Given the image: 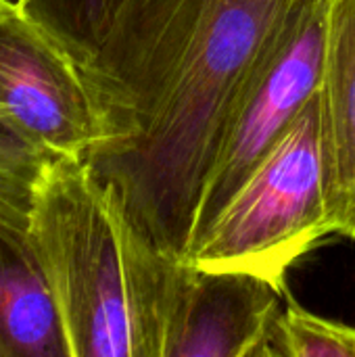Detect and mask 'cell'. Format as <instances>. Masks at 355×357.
<instances>
[{
  "label": "cell",
  "mask_w": 355,
  "mask_h": 357,
  "mask_svg": "<svg viewBox=\"0 0 355 357\" xmlns=\"http://www.w3.org/2000/svg\"><path fill=\"white\" fill-rule=\"evenodd\" d=\"M287 297L259 276L205 270L182 259L161 357H264Z\"/></svg>",
  "instance_id": "7"
},
{
  "label": "cell",
  "mask_w": 355,
  "mask_h": 357,
  "mask_svg": "<svg viewBox=\"0 0 355 357\" xmlns=\"http://www.w3.org/2000/svg\"><path fill=\"white\" fill-rule=\"evenodd\" d=\"M333 236L318 94L182 259L245 272L289 293V270Z\"/></svg>",
  "instance_id": "3"
},
{
  "label": "cell",
  "mask_w": 355,
  "mask_h": 357,
  "mask_svg": "<svg viewBox=\"0 0 355 357\" xmlns=\"http://www.w3.org/2000/svg\"><path fill=\"white\" fill-rule=\"evenodd\" d=\"M213 4L216 0H117L105 42L82 71L107 130L100 144L146 128Z\"/></svg>",
  "instance_id": "5"
},
{
  "label": "cell",
  "mask_w": 355,
  "mask_h": 357,
  "mask_svg": "<svg viewBox=\"0 0 355 357\" xmlns=\"http://www.w3.org/2000/svg\"><path fill=\"white\" fill-rule=\"evenodd\" d=\"M17 10V2L15 0H0V21L6 19L8 15H13Z\"/></svg>",
  "instance_id": "13"
},
{
  "label": "cell",
  "mask_w": 355,
  "mask_h": 357,
  "mask_svg": "<svg viewBox=\"0 0 355 357\" xmlns=\"http://www.w3.org/2000/svg\"><path fill=\"white\" fill-rule=\"evenodd\" d=\"M0 119L48 159L86 157L107 138L77 63L19 8L0 21Z\"/></svg>",
  "instance_id": "6"
},
{
  "label": "cell",
  "mask_w": 355,
  "mask_h": 357,
  "mask_svg": "<svg viewBox=\"0 0 355 357\" xmlns=\"http://www.w3.org/2000/svg\"><path fill=\"white\" fill-rule=\"evenodd\" d=\"M0 339L10 357H67L59 316L29 257L0 245Z\"/></svg>",
  "instance_id": "9"
},
{
  "label": "cell",
  "mask_w": 355,
  "mask_h": 357,
  "mask_svg": "<svg viewBox=\"0 0 355 357\" xmlns=\"http://www.w3.org/2000/svg\"><path fill=\"white\" fill-rule=\"evenodd\" d=\"M331 232L355 241V0H328L318 86Z\"/></svg>",
  "instance_id": "8"
},
{
  "label": "cell",
  "mask_w": 355,
  "mask_h": 357,
  "mask_svg": "<svg viewBox=\"0 0 355 357\" xmlns=\"http://www.w3.org/2000/svg\"><path fill=\"white\" fill-rule=\"evenodd\" d=\"M0 357H10L8 349H6V345L2 343V339H0Z\"/></svg>",
  "instance_id": "14"
},
{
  "label": "cell",
  "mask_w": 355,
  "mask_h": 357,
  "mask_svg": "<svg viewBox=\"0 0 355 357\" xmlns=\"http://www.w3.org/2000/svg\"><path fill=\"white\" fill-rule=\"evenodd\" d=\"M138 232L88 157L46 161L31 199L25 251L52 297L67 357H134Z\"/></svg>",
  "instance_id": "2"
},
{
  "label": "cell",
  "mask_w": 355,
  "mask_h": 357,
  "mask_svg": "<svg viewBox=\"0 0 355 357\" xmlns=\"http://www.w3.org/2000/svg\"><path fill=\"white\" fill-rule=\"evenodd\" d=\"M48 157L0 119V245L27 257L25 234L33 190Z\"/></svg>",
  "instance_id": "11"
},
{
  "label": "cell",
  "mask_w": 355,
  "mask_h": 357,
  "mask_svg": "<svg viewBox=\"0 0 355 357\" xmlns=\"http://www.w3.org/2000/svg\"><path fill=\"white\" fill-rule=\"evenodd\" d=\"M264 357H355V326L318 316L289 295Z\"/></svg>",
  "instance_id": "12"
},
{
  "label": "cell",
  "mask_w": 355,
  "mask_h": 357,
  "mask_svg": "<svg viewBox=\"0 0 355 357\" xmlns=\"http://www.w3.org/2000/svg\"><path fill=\"white\" fill-rule=\"evenodd\" d=\"M303 4L216 0L146 128L86 155L163 251L184 255L216 146Z\"/></svg>",
  "instance_id": "1"
},
{
  "label": "cell",
  "mask_w": 355,
  "mask_h": 357,
  "mask_svg": "<svg viewBox=\"0 0 355 357\" xmlns=\"http://www.w3.org/2000/svg\"><path fill=\"white\" fill-rule=\"evenodd\" d=\"M326 2L305 0L241 98L207 167L186 249L211 226L241 184L318 94Z\"/></svg>",
  "instance_id": "4"
},
{
  "label": "cell",
  "mask_w": 355,
  "mask_h": 357,
  "mask_svg": "<svg viewBox=\"0 0 355 357\" xmlns=\"http://www.w3.org/2000/svg\"><path fill=\"white\" fill-rule=\"evenodd\" d=\"M84 71L98 54L117 0H15Z\"/></svg>",
  "instance_id": "10"
}]
</instances>
